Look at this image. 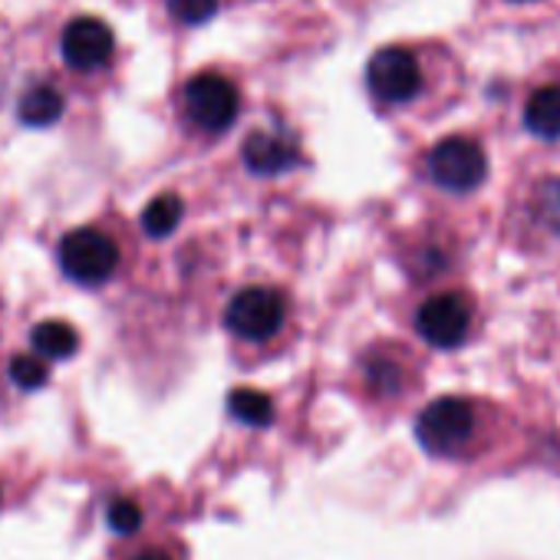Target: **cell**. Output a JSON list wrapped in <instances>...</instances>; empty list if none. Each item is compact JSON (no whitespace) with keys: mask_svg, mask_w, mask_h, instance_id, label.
I'll list each match as a JSON object with an SVG mask.
<instances>
[{"mask_svg":"<svg viewBox=\"0 0 560 560\" xmlns=\"http://www.w3.org/2000/svg\"><path fill=\"white\" fill-rule=\"evenodd\" d=\"M478 406L465 396H439L416 419L419 445L435 458H458L475 442Z\"/></svg>","mask_w":560,"mask_h":560,"instance_id":"1","label":"cell"},{"mask_svg":"<svg viewBox=\"0 0 560 560\" xmlns=\"http://www.w3.org/2000/svg\"><path fill=\"white\" fill-rule=\"evenodd\" d=\"M288 298L273 288H244L231 298L224 311V327L234 340L260 347L270 343L280 330L288 327Z\"/></svg>","mask_w":560,"mask_h":560,"instance_id":"2","label":"cell"},{"mask_svg":"<svg viewBox=\"0 0 560 560\" xmlns=\"http://www.w3.org/2000/svg\"><path fill=\"white\" fill-rule=\"evenodd\" d=\"M60 267L77 284H106L119 267V247L96 228H77L60 241Z\"/></svg>","mask_w":560,"mask_h":560,"instance_id":"3","label":"cell"},{"mask_svg":"<svg viewBox=\"0 0 560 560\" xmlns=\"http://www.w3.org/2000/svg\"><path fill=\"white\" fill-rule=\"evenodd\" d=\"M488 175L485 149L475 139L452 136L429 152V178L445 191H475Z\"/></svg>","mask_w":560,"mask_h":560,"instance_id":"4","label":"cell"},{"mask_svg":"<svg viewBox=\"0 0 560 560\" xmlns=\"http://www.w3.org/2000/svg\"><path fill=\"white\" fill-rule=\"evenodd\" d=\"M471 320H475L471 301L458 291H442L419 307L416 330L429 347L452 350L465 343V337L471 334Z\"/></svg>","mask_w":560,"mask_h":560,"instance_id":"5","label":"cell"},{"mask_svg":"<svg viewBox=\"0 0 560 560\" xmlns=\"http://www.w3.org/2000/svg\"><path fill=\"white\" fill-rule=\"evenodd\" d=\"M237 90L218 73H198L185 86V113L201 132H224L237 119Z\"/></svg>","mask_w":560,"mask_h":560,"instance_id":"6","label":"cell"},{"mask_svg":"<svg viewBox=\"0 0 560 560\" xmlns=\"http://www.w3.org/2000/svg\"><path fill=\"white\" fill-rule=\"evenodd\" d=\"M366 83L380 103H409L422 86V73H419V63L409 50L386 47L370 60Z\"/></svg>","mask_w":560,"mask_h":560,"instance_id":"7","label":"cell"},{"mask_svg":"<svg viewBox=\"0 0 560 560\" xmlns=\"http://www.w3.org/2000/svg\"><path fill=\"white\" fill-rule=\"evenodd\" d=\"M63 60L73 67V70H100L109 63L113 50H116V37L109 31V24H103L100 18H80L73 21L67 31H63Z\"/></svg>","mask_w":560,"mask_h":560,"instance_id":"8","label":"cell"},{"mask_svg":"<svg viewBox=\"0 0 560 560\" xmlns=\"http://www.w3.org/2000/svg\"><path fill=\"white\" fill-rule=\"evenodd\" d=\"M244 162L257 175H277V172H284V168H291L298 162V152L284 139L257 132V136H250L244 142Z\"/></svg>","mask_w":560,"mask_h":560,"instance_id":"9","label":"cell"},{"mask_svg":"<svg viewBox=\"0 0 560 560\" xmlns=\"http://www.w3.org/2000/svg\"><path fill=\"white\" fill-rule=\"evenodd\" d=\"M524 126L540 139H560V83L540 86L524 109Z\"/></svg>","mask_w":560,"mask_h":560,"instance_id":"10","label":"cell"},{"mask_svg":"<svg viewBox=\"0 0 560 560\" xmlns=\"http://www.w3.org/2000/svg\"><path fill=\"white\" fill-rule=\"evenodd\" d=\"M18 113H21V122L24 126H34V129L54 126L63 116V96L54 86H34V90L24 93Z\"/></svg>","mask_w":560,"mask_h":560,"instance_id":"11","label":"cell"},{"mask_svg":"<svg viewBox=\"0 0 560 560\" xmlns=\"http://www.w3.org/2000/svg\"><path fill=\"white\" fill-rule=\"evenodd\" d=\"M31 343L40 357H50V360H70L80 347V334L63 324V320H47V324H37L34 334H31Z\"/></svg>","mask_w":560,"mask_h":560,"instance_id":"12","label":"cell"},{"mask_svg":"<svg viewBox=\"0 0 560 560\" xmlns=\"http://www.w3.org/2000/svg\"><path fill=\"white\" fill-rule=\"evenodd\" d=\"M182 221V198L178 195H159L142 211V228L149 237H168Z\"/></svg>","mask_w":560,"mask_h":560,"instance_id":"13","label":"cell"},{"mask_svg":"<svg viewBox=\"0 0 560 560\" xmlns=\"http://www.w3.org/2000/svg\"><path fill=\"white\" fill-rule=\"evenodd\" d=\"M228 406H231V416H237L247 425H264L273 416L270 399L264 393H257V389H234L231 399H228Z\"/></svg>","mask_w":560,"mask_h":560,"instance_id":"14","label":"cell"},{"mask_svg":"<svg viewBox=\"0 0 560 560\" xmlns=\"http://www.w3.org/2000/svg\"><path fill=\"white\" fill-rule=\"evenodd\" d=\"M11 380H14L21 389L34 393V389H44V386L50 383V370H47L44 360H37V357H14V360H11Z\"/></svg>","mask_w":560,"mask_h":560,"instance_id":"15","label":"cell"},{"mask_svg":"<svg viewBox=\"0 0 560 560\" xmlns=\"http://www.w3.org/2000/svg\"><path fill=\"white\" fill-rule=\"evenodd\" d=\"M168 11L182 24H205L214 18L218 0H168Z\"/></svg>","mask_w":560,"mask_h":560,"instance_id":"16","label":"cell"},{"mask_svg":"<svg viewBox=\"0 0 560 560\" xmlns=\"http://www.w3.org/2000/svg\"><path fill=\"white\" fill-rule=\"evenodd\" d=\"M139 524H142V511H139L136 501L119 498V501L109 504V527H113L116 534H136Z\"/></svg>","mask_w":560,"mask_h":560,"instance_id":"17","label":"cell"},{"mask_svg":"<svg viewBox=\"0 0 560 560\" xmlns=\"http://www.w3.org/2000/svg\"><path fill=\"white\" fill-rule=\"evenodd\" d=\"M132 560H175V557H172V553H165V550H145V553L132 557Z\"/></svg>","mask_w":560,"mask_h":560,"instance_id":"18","label":"cell"}]
</instances>
